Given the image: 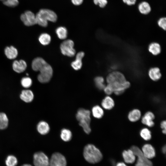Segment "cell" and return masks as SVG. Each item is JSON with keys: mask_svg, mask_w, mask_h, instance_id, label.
Listing matches in <instances>:
<instances>
[{"mask_svg": "<svg viewBox=\"0 0 166 166\" xmlns=\"http://www.w3.org/2000/svg\"><path fill=\"white\" fill-rule=\"evenodd\" d=\"M159 26L164 30L166 28V18L163 17L160 18L158 21Z\"/></svg>", "mask_w": 166, "mask_h": 166, "instance_id": "obj_35", "label": "cell"}, {"mask_svg": "<svg viewBox=\"0 0 166 166\" xmlns=\"http://www.w3.org/2000/svg\"><path fill=\"white\" fill-rule=\"evenodd\" d=\"M21 166H32L29 164H24L22 165Z\"/></svg>", "mask_w": 166, "mask_h": 166, "instance_id": "obj_44", "label": "cell"}, {"mask_svg": "<svg viewBox=\"0 0 166 166\" xmlns=\"http://www.w3.org/2000/svg\"><path fill=\"white\" fill-rule=\"evenodd\" d=\"M17 162L16 157L13 155L9 156L6 160V164L7 166H16Z\"/></svg>", "mask_w": 166, "mask_h": 166, "instance_id": "obj_32", "label": "cell"}, {"mask_svg": "<svg viewBox=\"0 0 166 166\" xmlns=\"http://www.w3.org/2000/svg\"><path fill=\"white\" fill-rule=\"evenodd\" d=\"M84 55V52L82 51L78 52L76 54L75 60L71 63V66L73 69L78 70L81 68L82 65V60Z\"/></svg>", "mask_w": 166, "mask_h": 166, "instance_id": "obj_13", "label": "cell"}, {"mask_svg": "<svg viewBox=\"0 0 166 166\" xmlns=\"http://www.w3.org/2000/svg\"><path fill=\"white\" fill-rule=\"evenodd\" d=\"M13 69L17 73H21L24 72L27 67V64L24 60L14 61L12 65Z\"/></svg>", "mask_w": 166, "mask_h": 166, "instance_id": "obj_15", "label": "cell"}, {"mask_svg": "<svg viewBox=\"0 0 166 166\" xmlns=\"http://www.w3.org/2000/svg\"><path fill=\"white\" fill-rule=\"evenodd\" d=\"M115 166H128L126 164L123 162H119L117 163L115 165Z\"/></svg>", "mask_w": 166, "mask_h": 166, "instance_id": "obj_42", "label": "cell"}, {"mask_svg": "<svg viewBox=\"0 0 166 166\" xmlns=\"http://www.w3.org/2000/svg\"><path fill=\"white\" fill-rule=\"evenodd\" d=\"M95 4L98 5L100 7H104L107 3V0H93Z\"/></svg>", "mask_w": 166, "mask_h": 166, "instance_id": "obj_36", "label": "cell"}, {"mask_svg": "<svg viewBox=\"0 0 166 166\" xmlns=\"http://www.w3.org/2000/svg\"><path fill=\"white\" fill-rule=\"evenodd\" d=\"M34 96L33 92L29 89L22 90L20 95L21 99L26 103H30L32 101Z\"/></svg>", "mask_w": 166, "mask_h": 166, "instance_id": "obj_16", "label": "cell"}, {"mask_svg": "<svg viewBox=\"0 0 166 166\" xmlns=\"http://www.w3.org/2000/svg\"><path fill=\"white\" fill-rule=\"evenodd\" d=\"M92 112L93 116L95 118H101L104 114L103 110L98 105H95L92 108Z\"/></svg>", "mask_w": 166, "mask_h": 166, "instance_id": "obj_25", "label": "cell"}, {"mask_svg": "<svg viewBox=\"0 0 166 166\" xmlns=\"http://www.w3.org/2000/svg\"><path fill=\"white\" fill-rule=\"evenodd\" d=\"M8 123L9 120L6 114L3 112H0V129L6 128Z\"/></svg>", "mask_w": 166, "mask_h": 166, "instance_id": "obj_27", "label": "cell"}, {"mask_svg": "<svg viewBox=\"0 0 166 166\" xmlns=\"http://www.w3.org/2000/svg\"><path fill=\"white\" fill-rule=\"evenodd\" d=\"M67 162L65 156L61 153H53L49 160V166H66Z\"/></svg>", "mask_w": 166, "mask_h": 166, "instance_id": "obj_8", "label": "cell"}, {"mask_svg": "<svg viewBox=\"0 0 166 166\" xmlns=\"http://www.w3.org/2000/svg\"><path fill=\"white\" fill-rule=\"evenodd\" d=\"M141 117L140 111L137 109H133L130 111L128 115V118L132 122H135L140 119Z\"/></svg>", "mask_w": 166, "mask_h": 166, "instance_id": "obj_21", "label": "cell"}, {"mask_svg": "<svg viewBox=\"0 0 166 166\" xmlns=\"http://www.w3.org/2000/svg\"><path fill=\"white\" fill-rule=\"evenodd\" d=\"M124 3L128 5H132L135 4L136 0H122Z\"/></svg>", "mask_w": 166, "mask_h": 166, "instance_id": "obj_38", "label": "cell"}, {"mask_svg": "<svg viewBox=\"0 0 166 166\" xmlns=\"http://www.w3.org/2000/svg\"><path fill=\"white\" fill-rule=\"evenodd\" d=\"M145 165V164L144 163L137 160L135 165V166H144Z\"/></svg>", "mask_w": 166, "mask_h": 166, "instance_id": "obj_41", "label": "cell"}, {"mask_svg": "<svg viewBox=\"0 0 166 166\" xmlns=\"http://www.w3.org/2000/svg\"><path fill=\"white\" fill-rule=\"evenodd\" d=\"M47 63L42 58L37 57L32 61V67L33 69L36 71L39 70Z\"/></svg>", "mask_w": 166, "mask_h": 166, "instance_id": "obj_18", "label": "cell"}, {"mask_svg": "<svg viewBox=\"0 0 166 166\" xmlns=\"http://www.w3.org/2000/svg\"><path fill=\"white\" fill-rule=\"evenodd\" d=\"M5 5L10 7H14L19 3L18 0H0Z\"/></svg>", "mask_w": 166, "mask_h": 166, "instance_id": "obj_34", "label": "cell"}, {"mask_svg": "<svg viewBox=\"0 0 166 166\" xmlns=\"http://www.w3.org/2000/svg\"><path fill=\"white\" fill-rule=\"evenodd\" d=\"M34 164L35 166H49V160L43 152H38L34 154Z\"/></svg>", "mask_w": 166, "mask_h": 166, "instance_id": "obj_6", "label": "cell"}, {"mask_svg": "<svg viewBox=\"0 0 166 166\" xmlns=\"http://www.w3.org/2000/svg\"><path fill=\"white\" fill-rule=\"evenodd\" d=\"M76 117L79 125L82 128L85 132L89 134L91 131L90 111L83 108H80L77 110Z\"/></svg>", "mask_w": 166, "mask_h": 166, "instance_id": "obj_3", "label": "cell"}, {"mask_svg": "<svg viewBox=\"0 0 166 166\" xmlns=\"http://www.w3.org/2000/svg\"><path fill=\"white\" fill-rule=\"evenodd\" d=\"M140 12L142 14H147L151 11V7L149 4L146 2H143L140 3L138 6Z\"/></svg>", "mask_w": 166, "mask_h": 166, "instance_id": "obj_23", "label": "cell"}, {"mask_svg": "<svg viewBox=\"0 0 166 166\" xmlns=\"http://www.w3.org/2000/svg\"><path fill=\"white\" fill-rule=\"evenodd\" d=\"M37 129L40 134L45 135L49 132L50 127L48 124L46 122L44 121H41L37 124Z\"/></svg>", "mask_w": 166, "mask_h": 166, "instance_id": "obj_17", "label": "cell"}, {"mask_svg": "<svg viewBox=\"0 0 166 166\" xmlns=\"http://www.w3.org/2000/svg\"><path fill=\"white\" fill-rule=\"evenodd\" d=\"M148 74L151 79L154 81L159 80L161 77L160 69L157 67L151 68L149 71Z\"/></svg>", "mask_w": 166, "mask_h": 166, "instance_id": "obj_22", "label": "cell"}, {"mask_svg": "<svg viewBox=\"0 0 166 166\" xmlns=\"http://www.w3.org/2000/svg\"><path fill=\"white\" fill-rule=\"evenodd\" d=\"M114 101L110 97L107 96L102 100L101 105L103 108L106 110L112 109L114 106Z\"/></svg>", "mask_w": 166, "mask_h": 166, "instance_id": "obj_20", "label": "cell"}, {"mask_svg": "<svg viewBox=\"0 0 166 166\" xmlns=\"http://www.w3.org/2000/svg\"><path fill=\"white\" fill-rule=\"evenodd\" d=\"M55 32L57 37L60 39H65L67 37L68 31L67 29L64 26L58 27L56 29Z\"/></svg>", "mask_w": 166, "mask_h": 166, "instance_id": "obj_24", "label": "cell"}, {"mask_svg": "<svg viewBox=\"0 0 166 166\" xmlns=\"http://www.w3.org/2000/svg\"><path fill=\"white\" fill-rule=\"evenodd\" d=\"M72 133L69 129L66 128L62 129L60 133V137L64 141L67 142L70 141L72 138Z\"/></svg>", "mask_w": 166, "mask_h": 166, "instance_id": "obj_26", "label": "cell"}, {"mask_svg": "<svg viewBox=\"0 0 166 166\" xmlns=\"http://www.w3.org/2000/svg\"><path fill=\"white\" fill-rule=\"evenodd\" d=\"M74 46V43L72 40L67 39L65 40L61 44L60 46L61 53L68 57H73L76 53Z\"/></svg>", "mask_w": 166, "mask_h": 166, "instance_id": "obj_5", "label": "cell"}, {"mask_svg": "<svg viewBox=\"0 0 166 166\" xmlns=\"http://www.w3.org/2000/svg\"><path fill=\"white\" fill-rule=\"evenodd\" d=\"M83 0H71L72 3L75 6H79L82 4Z\"/></svg>", "mask_w": 166, "mask_h": 166, "instance_id": "obj_40", "label": "cell"}, {"mask_svg": "<svg viewBox=\"0 0 166 166\" xmlns=\"http://www.w3.org/2000/svg\"><path fill=\"white\" fill-rule=\"evenodd\" d=\"M131 149L132 151L136 157H137V160L143 162L146 165H152V162L146 158L144 155L141 149L136 146H133Z\"/></svg>", "mask_w": 166, "mask_h": 166, "instance_id": "obj_11", "label": "cell"}, {"mask_svg": "<svg viewBox=\"0 0 166 166\" xmlns=\"http://www.w3.org/2000/svg\"><path fill=\"white\" fill-rule=\"evenodd\" d=\"M122 156L127 164H133L136 160V157L131 149L124 150L122 152Z\"/></svg>", "mask_w": 166, "mask_h": 166, "instance_id": "obj_12", "label": "cell"}, {"mask_svg": "<svg viewBox=\"0 0 166 166\" xmlns=\"http://www.w3.org/2000/svg\"><path fill=\"white\" fill-rule=\"evenodd\" d=\"M166 121H164L161 122L160 124V126L162 129V132L165 134L166 133Z\"/></svg>", "mask_w": 166, "mask_h": 166, "instance_id": "obj_39", "label": "cell"}, {"mask_svg": "<svg viewBox=\"0 0 166 166\" xmlns=\"http://www.w3.org/2000/svg\"><path fill=\"white\" fill-rule=\"evenodd\" d=\"M37 24L43 27H46L48 22H55L57 17L56 13L52 10L42 9H41L36 15Z\"/></svg>", "mask_w": 166, "mask_h": 166, "instance_id": "obj_2", "label": "cell"}, {"mask_svg": "<svg viewBox=\"0 0 166 166\" xmlns=\"http://www.w3.org/2000/svg\"><path fill=\"white\" fill-rule=\"evenodd\" d=\"M141 150L144 156L148 160L154 158L156 156L155 150L151 144H147L144 145Z\"/></svg>", "mask_w": 166, "mask_h": 166, "instance_id": "obj_10", "label": "cell"}, {"mask_svg": "<svg viewBox=\"0 0 166 166\" xmlns=\"http://www.w3.org/2000/svg\"><path fill=\"white\" fill-rule=\"evenodd\" d=\"M39 71L40 73L38 76V81L42 83L49 82L53 75V69L51 65L47 63Z\"/></svg>", "mask_w": 166, "mask_h": 166, "instance_id": "obj_4", "label": "cell"}, {"mask_svg": "<svg viewBox=\"0 0 166 166\" xmlns=\"http://www.w3.org/2000/svg\"><path fill=\"white\" fill-rule=\"evenodd\" d=\"M38 40L41 44L46 45L50 43L51 41V37L49 34L43 33L40 35Z\"/></svg>", "mask_w": 166, "mask_h": 166, "instance_id": "obj_28", "label": "cell"}, {"mask_svg": "<svg viewBox=\"0 0 166 166\" xmlns=\"http://www.w3.org/2000/svg\"><path fill=\"white\" fill-rule=\"evenodd\" d=\"M148 50L153 55H157L160 52V46L158 43L153 42L149 45Z\"/></svg>", "mask_w": 166, "mask_h": 166, "instance_id": "obj_29", "label": "cell"}, {"mask_svg": "<svg viewBox=\"0 0 166 166\" xmlns=\"http://www.w3.org/2000/svg\"><path fill=\"white\" fill-rule=\"evenodd\" d=\"M166 151V146H164L162 148V151L163 153H165Z\"/></svg>", "mask_w": 166, "mask_h": 166, "instance_id": "obj_43", "label": "cell"}, {"mask_svg": "<svg viewBox=\"0 0 166 166\" xmlns=\"http://www.w3.org/2000/svg\"><path fill=\"white\" fill-rule=\"evenodd\" d=\"M85 159L91 164H96L102 159L103 155L100 150L94 145L89 144L85 146L83 151Z\"/></svg>", "mask_w": 166, "mask_h": 166, "instance_id": "obj_1", "label": "cell"}, {"mask_svg": "<svg viewBox=\"0 0 166 166\" xmlns=\"http://www.w3.org/2000/svg\"><path fill=\"white\" fill-rule=\"evenodd\" d=\"M106 81L108 84L113 83H122L126 80L124 76L119 72H112L107 76Z\"/></svg>", "mask_w": 166, "mask_h": 166, "instance_id": "obj_9", "label": "cell"}, {"mask_svg": "<svg viewBox=\"0 0 166 166\" xmlns=\"http://www.w3.org/2000/svg\"><path fill=\"white\" fill-rule=\"evenodd\" d=\"M140 135L144 140L146 141L150 140L152 137L151 131L147 128H144L140 130Z\"/></svg>", "mask_w": 166, "mask_h": 166, "instance_id": "obj_30", "label": "cell"}, {"mask_svg": "<svg viewBox=\"0 0 166 166\" xmlns=\"http://www.w3.org/2000/svg\"><path fill=\"white\" fill-rule=\"evenodd\" d=\"M20 18L25 25L30 26L37 24L36 15L30 11L27 10L22 14Z\"/></svg>", "mask_w": 166, "mask_h": 166, "instance_id": "obj_7", "label": "cell"}, {"mask_svg": "<svg viewBox=\"0 0 166 166\" xmlns=\"http://www.w3.org/2000/svg\"><path fill=\"white\" fill-rule=\"evenodd\" d=\"M104 90L105 93L108 95H110L113 92L110 85L109 84L106 86H105Z\"/></svg>", "mask_w": 166, "mask_h": 166, "instance_id": "obj_37", "label": "cell"}, {"mask_svg": "<svg viewBox=\"0 0 166 166\" xmlns=\"http://www.w3.org/2000/svg\"><path fill=\"white\" fill-rule=\"evenodd\" d=\"M4 52L6 57L10 59H15L18 55L17 49L12 46L6 47L4 50Z\"/></svg>", "mask_w": 166, "mask_h": 166, "instance_id": "obj_19", "label": "cell"}, {"mask_svg": "<svg viewBox=\"0 0 166 166\" xmlns=\"http://www.w3.org/2000/svg\"><path fill=\"white\" fill-rule=\"evenodd\" d=\"M94 81L95 85L98 89L100 90L104 89L105 86L104 83V80L103 77H97L95 78Z\"/></svg>", "mask_w": 166, "mask_h": 166, "instance_id": "obj_31", "label": "cell"}, {"mask_svg": "<svg viewBox=\"0 0 166 166\" xmlns=\"http://www.w3.org/2000/svg\"><path fill=\"white\" fill-rule=\"evenodd\" d=\"M155 118L154 114L151 112H146L142 117L141 119L142 123L149 127H152L154 125L153 120Z\"/></svg>", "mask_w": 166, "mask_h": 166, "instance_id": "obj_14", "label": "cell"}, {"mask_svg": "<svg viewBox=\"0 0 166 166\" xmlns=\"http://www.w3.org/2000/svg\"><path fill=\"white\" fill-rule=\"evenodd\" d=\"M21 82L22 86L25 88H28L30 87L32 83L31 79L28 77L22 78Z\"/></svg>", "mask_w": 166, "mask_h": 166, "instance_id": "obj_33", "label": "cell"}, {"mask_svg": "<svg viewBox=\"0 0 166 166\" xmlns=\"http://www.w3.org/2000/svg\"><path fill=\"white\" fill-rule=\"evenodd\" d=\"M144 166H152V165H150L147 164V165H145Z\"/></svg>", "mask_w": 166, "mask_h": 166, "instance_id": "obj_45", "label": "cell"}]
</instances>
